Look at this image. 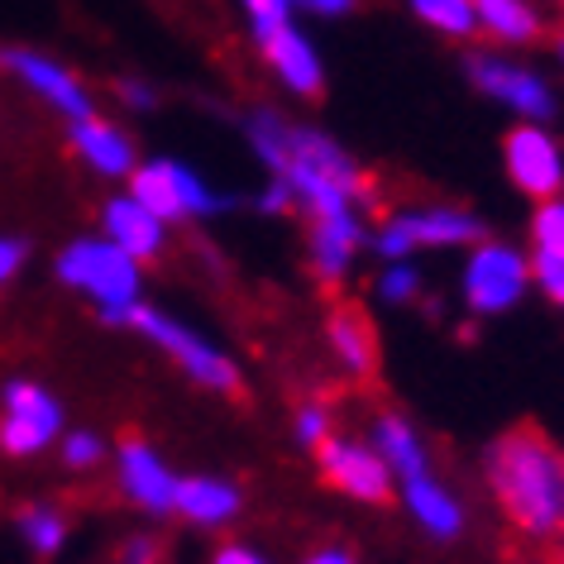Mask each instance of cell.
<instances>
[{
    "instance_id": "cell-1",
    "label": "cell",
    "mask_w": 564,
    "mask_h": 564,
    "mask_svg": "<svg viewBox=\"0 0 564 564\" xmlns=\"http://www.w3.org/2000/svg\"><path fill=\"white\" fill-rule=\"evenodd\" d=\"M245 139L268 177H278L306 216V259L316 282H345L355 273L359 253L369 249V177L340 139L321 124L288 120L273 106L245 116Z\"/></svg>"
},
{
    "instance_id": "cell-2",
    "label": "cell",
    "mask_w": 564,
    "mask_h": 564,
    "mask_svg": "<svg viewBox=\"0 0 564 564\" xmlns=\"http://www.w3.org/2000/svg\"><path fill=\"white\" fill-rule=\"evenodd\" d=\"M492 502L531 541H555L564 527V449L541 426L521 421L492 435L484 449Z\"/></svg>"
},
{
    "instance_id": "cell-3",
    "label": "cell",
    "mask_w": 564,
    "mask_h": 564,
    "mask_svg": "<svg viewBox=\"0 0 564 564\" xmlns=\"http://www.w3.org/2000/svg\"><path fill=\"white\" fill-rule=\"evenodd\" d=\"M53 273L63 288L82 292L106 326H130L134 312L144 306V263L130 259L120 245H110L101 230L67 239L53 259Z\"/></svg>"
},
{
    "instance_id": "cell-4",
    "label": "cell",
    "mask_w": 564,
    "mask_h": 564,
    "mask_svg": "<svg viewBox=\"0 0 564 564\" xmlns=\"http://www.w3.org/2000/svg\"><path fill=\"white\" fill-rule=\"evenodd\" d=\"M531 297V253L512 239L484 235L478 245L464 249L459 263V302L478 321L507 316Z\"/></svg>"
},
{
    "instance_id": "cell-5",
    "label": "cell",
    "mask_w": 564,
    "mask_h": 564,
    "mask_svg": "<svg viewBox=\"0 0 564 564\" xmlns=\"http://www.w3.org/2000/svg\"><path fill=\"white\" fill-rule=\"evenodd\" d=\"M130 330L144 335V340L159 349V355L173 364L182 378H192L196 388H206V392H235L239 388V364H235V355H230V349H220L206 330H196L192 321H182L173 312H163V306L144 302L134 312Z\"/></svg>"
},
{
    "instance_id": "cell-6",
    "label": "cell",
    "mask_w": 564,
    "mask_h": 564,
    "mask_svg": "<svg viewBox=\"0 0 564 564\" xmlns=\"http://www.w3.org/2000/svg\"><path fill=\"white\" fill-rule=\"evenodd\" d=\"M124 192H134L163 225L216 220L235 206V196L216 192L192 163L167 159V153H159V159H139V167L124 177Z\"/></svg>"
},
{
    "instance_id": "cell-7",
    "label": "cell",
    "mask_w": 564,
    "mask_h": 564,
    "mask_svg": "<svg viewBox=\"0 0 564 564\" xmlns=\"http://www.w3.org/2000/svg\"><path fill=\"white\" fill-rule=\"evenodd\" d=\"M464 77L474 82L478 96L498 101L502 110H512L517 120H531V124H550L560 116V91L535 63H521L512 53H498V48H478L464 58Z\"/></svg>"
},
{
    "instance_id": "cell-8",
    "label": "cell",
    "mask_w": 564,
    "mask_h": 564,
    "mask_svg": "<svg viewBox=\"0 0 564 564\" xmlns=\"http://www.w3.org/2000/svg\"><path fill=\"white\" fill-rule=\"evenodd\" d=\"M67 431V406L39 378H6L0 388V449L10 459H39Z\"/></svg>"
},
{
    "instance_id": "cell-9",
    "label": "cell",
    "mask_w": 564,
    "mask_h": 564,
    "mask_svg": "<svg viewBox=\"0 0 564 564\" xmlns=\"http://www.w3.org/2000/svg\"><path fill=\"white\" fill-rule=\"evenodd\" d=\"M0 73L15 77L24 91L39 96V101H44L53 116H63L67 124L96 116V96L87 82H82V73H73L63 58H53L44 48H30V44L0 48Z\"/></svg>"
},
{
    "instance_id": "cell-10",
    "label": "cell",
    "mask_w": 564,
    "mask_h": 564,
    "mask_svg": "<svg viewBox=\"0 0 564 564\" xmlns=\"http://www.w3.org/2000/svg\"><path fill=\"white\" fill-rule=\"evenodd\" d=\"M502 173L527 202L560 196L564 192V144L550 134V124L517 120L502 134Z\"/></svg>"
},
{
    "instance_id": "cell-11",
    "label": "cell",
    "mask_w": 564,
    "mask_h": 564,
    "mask_svg": "<svg viewBox=\"0 0 564 564\" xmlns=\"http://www.w3.org/2000/svg\"><path fill=\"white\" fill-rule=\"evenodd\" d=\"M110 464H116V484L120 498L139 507L144 517H173V498H177V469L167 464V455L144 435H124V441L110 449Z\"/></svg>"
},
{
    "instance_id": "cell-12",
    "label": "cell",
    "mask_w": 564,
    "mask_h": 564,
    "mask_svg": "<svg viewBox=\"0 0 564 564\" xmlns=\"http://www.w3.org/2000/svg\"><path fill=\"white\" fill-rule=\"evenodd\" d=\"M312 455H316L321 478H326L335 492H345L349 502H388L392 492H398L383 455H378L369 441H359V435H340V431H335L330 441H321L312 449Z\"/></svg>"
},
{
    "instance_id": "cell-13",
    "label": "cell",
    "mask_w": 564,
    "mask_h": 564,
    "mask_svg": "<svg viewBox=\"0 0 564 564\" xmlns=\"http://www.w3.org/2000/svg\"><path fill=\"white\" fill-rule=\"evenodd\" d=\"M259 48H263L268 73H273V82L288 96H297V101H316V96L326 91V58H321L316 39L306 34L297 20L273 30L268 39H259Z\"/></svg>"
},
{
    "instance_id": "cell-14",
    "label": "cell",
    "mask_w": 564,
    "mask_h": 564,
    "mask_svg": "<svg viewBox=\"0 0 564 564\" xmlns=\"http://www.w3.org/2000/svg\"><path fill=\"white\" fill-rule=\"evenodd\" d=\"M398 498L406 507V517L416 521V531L431 535V541L449 545V541H459V535L469 531V507H464V498L435 469L398 478Z\"/></svg>"
},
{
    "instance_id": "cell-15",
    "label": "cell",
    "mask_w": 564,
    "mask_h": 564,
    "mask_svg": "<svg viewBox=\"0 0 564 564\" xmlns=\"http://www.w3.org/2000/svg\"><path fill=\"white\" fill-rule=\"evenodd\" d=\"M67 144L82 159V167L106 182H124L139 167V144L124 124L106 120V116H87L67 124Z\"/></svg>"
},
{
    "instance_id": "cell-16",
    "label": "cell",
    "mask_w": 564,
    "mask_h": 564,
    "mask_svg": "<svg viewBox=\"0 0 564 564\" xmlns=\"http://www.w3.org/2000/svg\"><path fill=\"white\" fill-rule=\"evenodd\" d=\"M173 517H182L196 531H225L245 517V488L225 474H187L177 478Z\"/></svg>"
},
{
    "instance_id": "cell-17",
    "label": "cell",
    "mask_w": 564,
    "mask_h": 564,
    "mask_svg": "<svg viewBox=\"0 0 564 564\" xmlns=\"http://www.w3.org/2000/svg\"><path fill=\"white\" fill-rule=\"evenodd\" d=\"M101 235L110 239V245H120L130 259L153 263V259H163L173 225H163L134 192H116V196L101 202Z\"/></svg>"
},
{
    "instance_id": "cell-18",
    "label": "cell",
    "mask_w": 564,
    "mask_h": 564,
    "mask_svg": "<svg viewBox=\"0 0 564 564\" xmlns=\"http://www.w3.org/2000/svg\"><path fill=\"white\" fill-rule=\"evenodd\" d=\"M406 239L421 249H469L488 235L484 216H474L469 206H412V210H398Z\"/></svg>"
},
{
    "instance_id": "cell-19",
    "label": "cell",
    "mask_w": 564,
    "mask_h": 564,
    "mask_svg": "<svg viewBox=\"0 0 564 564\" xmlns=\"http://www.w3.org/2000/svg\"><path fill=\"white\" fill-rule=\"evenodd\" d=\"M369 445L378 449V455H383L388 474H392V484H398V478H412V474L435 469L426 435H421V431H416V421H412V416H402V412H383V416H378V421H373V431H369Z\"/></svg>"
},
{
    "instance_id": "cell-20",
    "label": "cell",
    "mask_w": 564,
    "mask_h": 564,
    "mask_svg": "<svg viewBox=\"0 0 564 564\" xmlns=\"http://www.w3.org/2000/svg\"><path fill=\"white\" fill-rule=\"evenodd\" d=\"M326 345L335 364L349 373V378H373L378 369V335L369 326V316L359 306H335L326 316Z\"/></svg>"
},
{
    "instance_id": "cell-21",
    "label": "cell",
    "mask_w": 564,
    "mask_h": 564,
    "mask_svg": "<svg viewBox=\"0 0 564 564\" xmlns=\"http://www.w3.org/2000/svg\"><path fill=\"white\" fill-rule=\"evenodd\" d=\"M15 535L34 560H58L67 550V541H73V517H67L58 502L34 498L15 512Z\"/></svg>"
},
{
    "instance_id": "cell-22",
    "label": "cell",
    "mask_w": 564,
    "mask_h": 564,
    "mask_svg": "<svg viewBox=\"0 0 564 564\" xmlns=\"http://www.w3.org/2000/svg\"><path fill=\"white\" fill-rule=\"evenodd\" d=\"M478 34H488L502 48H521L541 39V10L535 0H474Z\"/></svg>"
},
{
    "instance_id": "cell-23",
    "label": "cell",
    "mask_w": 564,
    "mask_h": 564,
    "mask_svg": "<svg viewBox=\"0 0 564 564\" xmlns=\"http://www.w3.org/2000/svg\"><path fill=\"white\" fill-rule=\"evenodd\" d=\"M406 10H412L416 24H426V30L441 39H455V44L478 34L474 0H406Z\"/></svg>"
},
{
    "instance_id": "cell-24",
    "label": "cell",
    "mask_w": 564,
    "mask_h": 564,
    "mask_svg": "<svg viewBox=\"0 0 564 564\" xmlns=\"http://www.w3.org/2000/svg\"><path fill=\"white\" fill-rule=\"evenodd\" d=\"M53 449H58L63 469H73V474H96L101 464H110V449H116V445H110L96 426H67Z\"/></svg>"
},
{
    "instance_id": "cell-25",
    "label": "cell",
    "mask_w": 564,
    "mask_h": 564,
    "mask_svg": "<svg viewBox=\"0 0 564 564\" xmlns=\"http://www.w3.org/2000/svg\"><path fill=\"white\" fill-rule=\"evenodd\" d=\"M421 292H426V278H421V268L412 259H392L373 278V297L383 306H412L421 302Z\"/></svg>"
},
{
    "instance_id": "cell-26",
    "label": "cell",
    "mask_w": 564,
    "mask_h": 564,
    "mask_svg": "<svg viewBox=\"0 0 564 564\" xmlns=\"http://www.w3.org/2000/svg\"><path fill=\"white\" fill-rule=\"evenodd\" d=\"M531 253V288L564 312V249H527Z\"/></svg>"
},
{
    "instance_id": "cell-27",
    "label": "cell",
    "mask_w": 564,
    "mask_h": 564,
    "mask_svg": "<svg viewBox=\"0 0 564 564\" xmlns=\"http://www.w3.org/2000/svg\"><path fill=\"white\" fill-rule=\"evenodd\" d=\"M235 6H239V15H245L253 39H268L273 30L297 20V0H235Z\"/></svg>"
},
{
    "instance_id": "cell-28",
    "label": "cell",
    "mask_w": 564,
    "mask_h": 564,
    "mask_svg": "<svg viewBox=\"0 0 564 564\" xmlns=\"http://www.w3.org/2000/svg\"><path fill=\"white\" fill-rule=\"evenodd\" d=\"M335 435V412L326 402H302L297 412H292V441L302 449H316L321 441H330Z\"/></svg>"
},
{
    "instance_id": "cell-29",
    "label": "cell",
    "mask_w": 564,
    "mask_h": 564,
    "mask_svg": "<svg viewBox=\"0 0 564 564\" xmlns=\"http://www.w3.org/2000/svg\"><path fill=\"white\" fill-rule=\"evenodd\" d=\"M531 249H564V192L535 202V210H531Z\"/></svg>"
},
{
    "instance_id": "cell-30",
    "label": "cell",
    "mask_w": 564,
    "mask_h": 564,
    "mask_svg": "<svg viewBox=\"0 0 564 564\" xmlns=\"http://www.w3.org/2000/svg\"><path fill=\"white\" fill-rule=\"evenodd\" d=\"M116 564H163V541L153 531H130L116 545Z\"/></svg>"
},
{
    "instance_id": "cell-31",
    "label": "cell",
    "mask_w": 564,
    "mask_h": 564,
    "mask_svg": "<svg viewBox=\"0 0 564 564\" xmlns=\"http://www.w3.org/2000/svg\"><path fill=\"white\" fill-rule=\"evenodd\" d=\"M116 101L124 106V110H134V116H149L153 106H159V87H153L149 77H120L116 82Z\"/></svg>"
},
{
    "instance_id": "cell-32",
    "label": "cell",
    "mask_w": 564,
    "mask_h": 564,
    "mask_svg": "<svg viewBox=\"0 0 564 564\" xmlns=\"http://www.w3.org/2000/svg\"><path fill=\"white\" fill-rule=\"evenodd\" d=\"M24 263H30V239L0 230V288H10L24 273Z\"/></svg>"
},
{
    "instance_id": "cell-33",
    "label": "cell",
    "mask_w": 564,
    "mask_h": 564,
    "mask_svg": "<svg viewBox=\"0 0 564 564\" xmlns=\"http://www.w3.org/2000/svg\"><path fill=\"white\" fill-rule=\"evenodd\" d=\"M253 210H263V216H278V220H288V216H297V202H292V192L282 187L278 177H268V187L253 192Z\"/></svg>"
},
{
    "instance_id": "cell-34",
    "label": "cell",
    "mask_w": 564,
    "mask_h": 564,
    "mask_svg": "<svg viewBox=\"0 0 564 564\" xmlns=\"http://www.w3.org/2000/svg\"><path fill=\"white\" fill-rule=\"evenodd\" d=\"M206 564H278L268 550H259L253 541H220L216 550H210Z\"/></svg>"
},
{
    "instance_id": "cell-35",
    "label": "cell",
    "mask_w": 564,
    "mask_h": 564,
    "mask_svg": "<svg viewBox=\"0 0 564 564\" xmlns=\"http://www.w3.org/2000/svg\"><path fill=\"white\" fill-rule=\"evenodd\" d=\"M297 564H364L359 560V550L355 545H345V541H326V545H312Z\"/></svg>"
},
{
    "instance_id": "cell-36",
    "label": "cell",
    "mask_w": 564,
    "mask_h": 564,
    "mask_svg": "<svg viewBox=\"0 0 564 564\" xmlns=\"http://www.w3.org/2000/svg\"><path fill=\"white\" fill-rule=\"evenodd\" d=\"M297 10L312 20H349L359 10V0H297Z\"/></svg>"
},
{
    "instance_id": "cell-37",
    "label": "cell",
    "mask_w": 564,
    "mask_h": 564,
    "mask_svg": "<svg viewBox=\"0 0 564 564\" xmlns=\"http://www.w3.org/2000/svg\"><path fill=\"white\" fill-rule=\"evenodd\" d=\"M555 541H560V564H564V527H560V535H555Z\"/></svg>"
},
{
    "instance_id": "cell-38",
    "label": "cell",
    "mask_w": 564,
    "mask_h": 564,
    "mask_svg": "<svg viewBox=\"0 0 564 564\" xmlns=\"http://www.w3.org/2000/svg\"><path fill=\"white\" fill-rule=\"evenodd\" d=\"M560 63H564V39H560Z\"/></svg>"
}]
</instances>
